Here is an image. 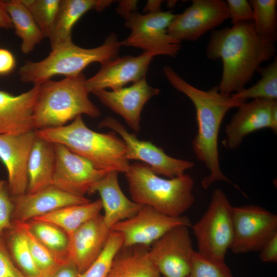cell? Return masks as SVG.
<instances>
[{
  "label": "cell",
  "mask_w": 277,
  "mask_h": 277,
  "mask_svg": "<svg viewBox=\"0 0 277 277\" xmlns=\"http://www.w3.org/2000/svg\"><path fill=\"white\" fill-rule=\"evenodd\" d=\"M229 18L226 1L193 0L182 13L175 14L167 33L180 42L196 41Z\"/></svg>",
  "instance_id": "cell-13"
},
{
  "label": "cell",
  "mask_w": 277,
  "mask_h": 277,
  "mask_svg": "<svg viewBox=\"0 0 277 277\" xmlns=\"http://www.w3.org/2000/svg\"><path fill=\"white\" fill-rule=\"evenodd\" d=\"M233 238L230 250L240 254L261 250L277 233V215L255 205L233 207Z\"/></svg>",
  "instance_id": "cell-9"
},
{
  "label": "cell",
  "mask_w": 277,
  "mask_h": 277,
  "mask_svg": "<svg viewBox=\"0 0 277 277\" xmlns=\"http://www.w3.org/2000/svg\"><path fill=\"white\" fill-rule=\"evenodd\" d=\"M160 92V89L150 86L145 78L129 87L110 91L100 90L92 93L138 133L141 130V114L144 105Z\"/></svg>",
  "instance_id": "cell-17"
},
{
  "label": "cell",
  "mask_w": 277,
  "mask_h": 277,
  "mask_svg": "<svg viewBox=\"0 0 277 277\" xmlns=\"http://www.w3.org/2000/svg\"><path fill=\"white\" fill-rule=\"evenodd\" d=\"M261 77L249 88L231 95L234 100L246 101L248 99L274 101L277 99V58L258 70Z\"/></svg>",
  "instance_id": "cell-30"
},
{
  "label": "cell",
  "mask_w": 277,
  "mask_h": 277,
  "mask_svg": "<svg viewBox=\"0 0 277 277\" xmlns=\"http://www.w3.org/2000/svg\"><path fill=\"white\" fill-rule=\"evenodd\" d=\"M155 55L144 52L137 56L116 57L101 65L97 73L86 84L89 93L110 88L114 90L124 87L129 83H136L146 78L149 64Z\"/></svg>",
  "instance_id": "cell-16"
},
{
  "label": "cell",
  "mask_w": 277,
  "mask_h": 277,
  "mask_svg": "<svg viewBox=\"0 0 277 277\" xmlns=\"http://www.w3.org/2000/svg\"><path fill=\"white\" fill-rule=\"evenodd\" d=\"M175 14L161 10L141 14L134 11L125 18L129 35L120 42L121 46L140 48L157 55L174 57L180 51L181 42L167 33V28Z\"/></svg>",
  "instance_id": "cell-8"
},
{
  "label": "cell",
  "mask_w": 277,
  "mask_h": 277,
  "mask_svg": "<svg viewBox=\"0 0 277 277\" xmlns=\"http://www.w3.org/2000/svg\"><path fill=\"white\" fill-rule=\"evenodd\" d=\"M194 251L189 227L181 225L154 242L149 254L162 277H188Z\"/></svg>",
  "instance_id": "cell-11"
},
{
  "label": "cell",
  "mask_w": 277,
  "mask_h": 277,
  "mask_svg": "<svg viewBox=\"0 0 277 277\" xmlns=\"http://www.w3.org/2000/svg\"><path fill=\"white\" fill-rule=\"evenodd\" d=\"M150 247L123 246L106 277H162L149 254Z\"/></svg>",
  "instance_id": "cell-24"
},
{
  "label": "cell",
  "mask_w": 277,
  "mask_h": 277,
  "mask_svg": "<svg viewBox=\"0 0 277 277\" xmlns=\"http://www.w3.org/2000/svg\"><path fill=\"white\" fill-rule=\"evenodd\" d=\"M188 277H234L225 260L204 256L194 251Z\"/></svg>",
  "instance_id": "cell-35"
},
{
  "label": "cell",
  "mask_w": 277,
  "mask_h": 277,
  "mask_svg": "<svg viewBox=\"0 0 277 277\" xmlns=\"http://www.w3.org/2000/svg\"><path fill=\"white\" fill-rule=\"evenodd\" d=\"M5 6L15 33L22 41V52H31L44 38L42 32L21 0L5 1Z\"/></svg>",
  "instance_id": "cell-26"
},
{
  "label": "cell",
  "mask_w": 277,
  "mask_h": 277,
  "mask_svg": "<svg viewBox=\"0 0 277 277\" xmlns=\"http://www.w3.org/2000/svg\"><path fill=\"white\" fill-rule=\"evenodd\" d=\"M12 24L5 6V1L0 0V29H9Z\"/></svg>",
  "instance_id": "cell-43"
},
{
  "label": "cell",
  "mask_w": 277,
  "mask_h": 277,
  "mask_svg": "<svg viewBox=\"0 0 277 277\" xmlns=\"http://www.w3.org/2000/svg\"><path fill=\"white\" fill-rule=\"evenodd\" d=\"M181 225L191 226L189 219L184 215L169 216L144 206L134 216L115 224L110 230L122 234L123 246L150 247L170 229Z\"/></svg>",
  "instance_id": "cell-12"
},
{
  "label": "cell",
  "mask_w": 277,
  "mask_h": 277,
  "mask_svg": "<svg viewBox=\"0 0 277 277\" xmlns=\"http://www.w3.org/2000/svg\"><path fill=\"white\" fill-rule=\"evenodd\" d=\"M55 164L54 144L36 135L28 161L27 193H33L51 185Z\"/></svg>",
  "instance_id": "cell-25"
},
{
  "label": "cell",
  "mask_w": 277,
  "mask_h": 277,
  "mask_svg": "<svg viewBox=\"0 0 277 277\" xmlns=\"http://www.w3.org/2000/svg\"><path fill=\"white\" fill-rule=\"evenodd\" d=\"M110 230L101 214L88 221L69 235L68 260L80 274L98 258L109 238Z\"/></svg>",
  "instance_id": "cell-19"
},
{
  "label": "cell",
  "mask_w": 277,
  "mask_h": 277,
  "mask_svg": "<svg viewBox=\"0 0 277 277\" xmlns=\"http://www.w3.org/2000/svg\"><path fill=\"white\" fill-rule=\"evenodd\" d=\"M162 2L161 1H149L146 7V10L149 11L148 12L160 10Z\"/></svg>",
  "instance_id": "cell-44"
},
{
  "label": "cell",
  "mask_w": 277,
  "mask_h": 277,
  "mask_svg": "<svg viewBox=\"0 0 277 277\" xmlns=\"http://www.w3.org/2000/svg\"><path fill=\"white\" fill-rule=\"evenodd\" d=\"M118 172L110 171L90 188L89 193L97 192L101 196L104 221L110 229L115 224L136 214L144 205L128 199L122 190Z\"/></svg>",
  "instance_id": "cell-22"
},
{
  "label": "cell",
  "mask_w": 277,
  "mask_h": 277,
  "mask_svg": "<svg viewBox=\"0 0 277 277\" xmlns=\"http://www.w3.org/2000/svg\"><path fill=\"white\" fill-rule=\"evenodd\" d=\"M122 234L110 230L107 243L98 258L80 277H106L113 260L123 246Z\"/></svg>",
  "instance_id": "cell-34"
},
{
  "label": "cell",
  "mask_w": 277,
  "mask_h": 277,
  "mask_svg": "<svg viewBox=\"0 0 277 277\" xmlns=\"http://www.w3.org/2000/svg\"><path fill=\"white\" fill-rule=\"evenodd\" d=\"M34 18L44 37H49L61 0H21Z\"/></svg>",
  "instance_id": "cell-32"
},
{
  "label": "cell",
  "mask_w": 277,
  "mask_h": 277,
  "mask_svg": "<svg viewBox=\"0 0 277 277\" xmlns=\"http://www.w3.org/2000/svg\"><path fill=\"white\" fill-rule=\"evenodd\" d=\"M112 2L105 0H61L56 17L48 37L51 50L72 42V28L85 13L93 9L103 11Z\"/></svg>",
  "instance_id": "cell-23"
},
{
  "label": "cell",
  "mask_w": 277,
  "mask_h": 277,
  "mask_svg": "<svg viewBox=\"0 0 277 277\" xmlns=\"http://www.w3.org/2000/svg\"><path fill=\"white\" fill-rule=\"evenodd\" d=\"M137 1H122L116 8L117 13L125 18L130 13L136 11Z\"/></svg>",
  "instance_id": "cell-42"
},
{
  "label": "cell",
  "mask_w": 277,
  "mask_h": 277,
  "mask_svg": "<svg viewBox=\"0 0 277 277\" xmlns=\"http://www.w3.org/2000/svg\"><path fill=\"white\" fill-rule=\"evenodd\" d=\"M33 236L60 263L68 260L69 235L57 225L44 221L31 219L26 222Z\"/></svg>",
  "instance_id": "cell-28"
},
{
  "label": "cell",
  "mask_w": 277,
  "mask_h": 277,
  "mask_svg": "<svg viewBox=\"0 0 277 277\" xmlns=\"http://www.w3.org/2000/svg\"><path fill=\"white\" fill-rule=\"evenodd\" d=\"M86 81L81 73L39 85L33 113L34 129L60 127L82 114L98 117L101 111L89 98Z\"/></svg>",
  "instance_id": "cell-4"
},
{
  "label": "cell",
  "mask_w": 277,
  "mask_h": 277,
  "mask_svg": "<svg viewBox=\"0 0 277 277\" xmlns=\"http://www.w3.org/2000/svg\"><path fill=\"white\" fill-rule=\"evenodd\" d=\"M260 251V258L263 262H277V233L269 240Z\"/></svg>",
  "instance_id": "cell-39"
},
{
  "label": "cell",
  "mask_w": 277,
  "mask_h": 277,
  "mask_svg": "<svg viewBox=\"0 0 277 277\" xmlns=\"http://www.w3.org/2000/svg\"><path fill=\"white\" fill-rule=\"evenodd\" d=\"M275 43L260 36L252 22H244L211 33L206 55L210 60H221L220 92L231 95L243 90L261 65L275 57Z\"/></svg>",
  "instance_id": "cell-1"
},
{
  "label": "cell",
  "mask_w": 277,
  "mask_h": 277,
  "mask_svg": "<svg viewBox=\"0 0 277 277\" xmlns=\"http://www.w3.org/2000/svg\"><path fill=\"white\" fill-rule=\"evenodd\" d=\"M98 127L108 128L121 136L127 146L126 157L128 161H142L149 165L159 176L164 175L168 178L179 176L194 166L192 162L171 157L150 142L138 140L135 134L129 132L119 121L112 116L103 119Z\"/></svg>",
  "instance_id": "cell-10"
},
{
  "label": "cell",
  "mask_w": 277,
  "mask_h": 277,
  "mask_svg": "<svg viewBox=\"0 0 277 277\" xmlns=\"http://www.w3.org/2000/svg\"><path fill=\"white\" fill-rule=\"evenodd\" d=\"M39 85L18 95L0 90V135H16L34 129L33 113Z\"/></svg>",
  "instance_id": "cell-21"
},
{
  "label": "cell",
  "mask_w": 277,
  "mask_h": 277,
  "mask_svg": "<svg viewBox=\"0 0 277 277\" xmlns=\"http://www.w3.org/2000/svg\"><path fill=\"white\" fill-rule=\"evenodd\" d=\"M35 138L34 130L16 135H0V160L7 171L12 197L27 192L28 161Z\"/></svg>",
  "instance_id": "cell-18"
},
{
  "label": "cell",
  "mask_w": 277,
  "mask_h": 277,
  "mask_svg": "<svg viewBox=\"0 0 277 277\" xmlns=\"http://www.w3.org/2000/svg\"><path fill=\"white\" fill-rule=\"evenodd\" d=\"M163 70L170 85L186 95L195 107L197 131L192 142V149L209 172L202 181L203 187L207 189L216 182L223 181L240 190L221 169L218 138L226 113L245 101L234 100L230 95L221 93L217 86L208 90L200 89L186 82L169 66H164Z\"/></svg>",
  "instance_id": "cell-2"
},
{
  "label": "cell",
  "mask_w": 277,
  "mask_h": 277,
  "mask_svg": "<svg viewBox=\"0 0 277 277\" xmlns=\"http://www.w3.org/2000/svg\"><path fill=\"white\" fill-rule=\"evenodd\" d=\"M13 262L25 277H41L32 259L26 235L16 222L1 236Z\"/></svg>",
  "instance_id": "cell-29"
},
{
  "label": "cell",
  "mask_w": 277,
  "mask_h": 277,
  "mask_svg": "<svg viewBox=\"0 0 277 277\" xmlns=\"http://www.w3.org/2000/svg\"><path fill=\"white\" fill-rule=\"evenodd\" d=\"M102 209L100 199L85 204L63 207L34 219L53 223L70 235L84 224L100 214Z\"/></svg>",
  "instance_id": "cell-27"
},
{
  "label": "cell",
  "mask_w": 277,
  "mask_h": 277,
  "mask_svg": "<svg viewBox=\"0 0 277 277\" xmlns=\"http://www.w3.org/2000/svg\"><path fill=\"white\" fill-rule=\"evenodd\" d=\"M16 66V60L9 50L0 48V75L11 73Z\"/></svg>",
  "instance_id": "cell-40"
},
{
  "label": "cell",
  "mask_w": 277,
  "mask_h": 277,
  "mask_svg": "<svg viewBox=\"0 0 277 277\" xmlns=\"http://www.w3.org/2000/svg\"><path fill=\"white\" fill-rule=\"evenodd\" d=\"M12 222H26L66 206L91 201L86 197L75 196L50 185L33 193L12 197Z\"/></svg>",
  "instance_id": "cell-20"
},
{
  "label": "cell",
  "mask_w": 277,
  "mask_h": 277,
  "mask_svg": "<svg viewBox=\"0 0 277 277\" xmlns=\"http://www.w3.org/2000/svg\"><path fill=\"white\" fill-rule=\"evenodd\" d=\"M121 47L117 35L112 33L100 46L84 48L73 42L53 50L38 62L26 61L18 70L21 81L40 85L56 75L65 77L80 74L94 62L101 65L117 57Z\"/></svg>",
  "instance_id": "cell-6"
},
{
  "label": "cell",
  "mask_w": 277,
  "mask_h": 277,
  "mask_svg": "<svg viewBox=\"0 0 277 277\" xmlns=\"http://www.w3.org/2000/svg\"><path fill=\"white\" fill-rule=\"evenodd\" d=\"M232 208L221 188L212 192L208 207L202 217L191 225L199 253L225 260L233 238Z\"/></svg>",
  "instance_id": "cell-7"
},
{
  "label": "cell",
  "mask_w": 277,
  "mask_h": 277,
  "mask_svg": "<svg viewBox=\"0 0 277 277\" xmlns=\"http://www.w3.org/2000/svg\"><path fill=\"white\" fill-rule=\"evenodd\" d=\"M264 128L277 131V101L255 99L243 102L225 128L223 143L229 150L238 148L248 134Z\"/></svg>",
  "instance_id": "cell-15"
},
{
  "label": "cell",
  "mask_w": 277,
  "mask_h": 277,
  "mask_svg": "<svg viewBox=\"0 0 277 277\" xmlns=\"http://www.w3.org/2000/svg\"><path fill=\"white\" fill-rule=\"evenodd\" d=\"M13 202L7 181H0V237L12 225Z\"/></svg>",
  "instance_id": "cell-36"
},
{
  "label": "cell",
  "mask_w": 277,
  "mask_h": 277,
  "mask_svg": "<svg viewBox=\"0 0 277 277\" xmlns=\"http://www.w3.org/2000/svg\"><path fill=\"white\" fill-rule=\"evenodd\" d=\"M80 273L70 260L62 264L50 277H80Z\"/></svg>",
  "instance_id": "cell-41"
},
{
  "label": "cell",
  "mask_w": 277,
  "mask_h": 277,
  "mask_svg": "<svg viewBox=\"0 0 277 277\" xmlns=\"http://www.w3.org/2000/svg\"><path fill=\"white\" fill-rule=\"evenodd\" d=\"M253 9L252 24L262 37L275 43L277 38V1L251 0Z\"/></svg>",
  "instance_id": "cell-31"
},
{
  "label": "cell",
  "mask_w": 277,
  "mask_h": 277,
  "mask_svg": "<svg viewBox=\"0 0 277 277\" xmlns=\"http://www.w3.org/2000/svg\"><path fill=\"white\" fill-rule=\"evenodd\" d=\"M229 18L232 25L244 22H252L253 9L247 0H227Z\"/></svg>",
  "instance_id": "cell-37"
},
{
  "label": "cell",
  "mask_w": 277,
  "mask_h": 277,
  "mask_svg": "<svg viewBox=\"0 0 277 277\" xmlns=\"http://www.w3.org/2000/svg\"><path fill=\"white\" fill-rule=\"evenodd\" d=\"M55 164L52 185L70 194L85 197L92 186L107 172L65 146L53 144Z\"/></svg>",
  "instance_id": "cell-14"
},
{
  "label": "cell",
  "mask_w": 277,
  "mask_h": 277,
  "mask_svg": "<svg viewBox=\"0 0 277 277\" xmlns=\"http://www.w3.org/2000/svg\"><path fill=\"white\" fill-rule=\"evenodd\" d=\"M36 135L53 144H60L107 172L125 173L130 164L127 146L114 131L99 133L89 128L82 115L60 127L34 130Z\"/></svg>",
  "instance_id": "cell-3"
},
{
  "label": "cell",
  "mask_w": 277,
  "mask_h": 277,
  "mask_svg": "<svg viewBox=\"0 0 277 277\" xmlns=\"http://www.w3.org/2000/svg\"><path fill=\"white\" fill-rule=\"evenodd\" d=\"M16 223L18 224L26 235L32 259L41 277H50L62 264L33 236L26 222Z\"/></svg>",
  "instance_id": "cell-33"
},
{
  "label": "cell",
  "mask_w": 277,
  "mask_h": 277,
  "mask_svg": "<svg viewBox=\"0 0 277 277\" xmlns=\"http://www.w3.org/2000/svg\"><path fill=\"white\" fill-rule=\"evenodd\" d=\"M125 174L133 201L168 215H183L194 202V181L189 174L164 179L142 162L130 164Z\"/></svg>",
  "instance_id": "cell-5"
},
{
  "label": "cell",
  "mask_w": 277,
  "mask_h": 277,
  "mask_svg": "<svg viewBox=\"0 0 277 277\" xmlns=\"http://www.w3.org/2000/svg\"><path fill=\"white\" fill-rule=\"evenodd\" d=\"M0 277H25L11 259L0 237Z\"/></svg>",
  "instance_id": "cell-38"
}]
</instances>
